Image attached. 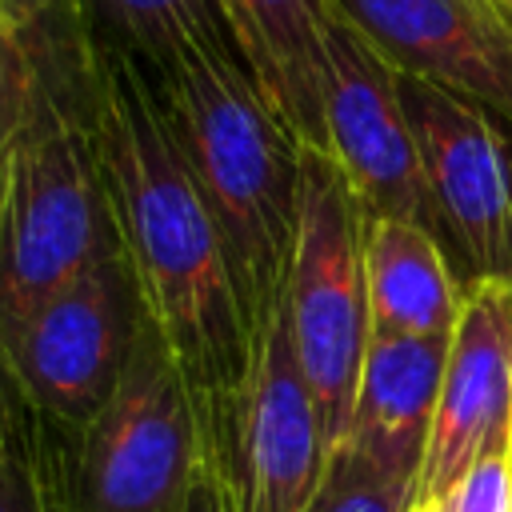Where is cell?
Here are the masks:
<instances>
[{
    "mask_svg": "<svg viewBox=\"0 0 512 512\" xmlns=\"http://www.w3.org/2000/svg\"><path fill=\"white\" fill-rule=\"evenodd\" d=\"M92 128L120 248L164 336L200 436V464L232 480L252 340L220 228L164 120L156 88L120 52L92 48Z\"/></svg>",
    "mask_w": 512,
    "mask_h": 512,
    "instance_id": "cell-1",
    "label": "cell"
},
{
    "mask_svg": "<svg viewBox=\"0 0 512 512\" xmlns=\"http://www.w3.org/2000/svg\"><path fill=\"white\" fill-rule=\"evenodd\" d=\"M148 84L220 228L240 316L256 348L288 292L304 144L248 72L236 40L196 44L168 72L148 76Z\"/></svg>",
    "mask_w": 512,
    "mask_h": 512,
    "instance_id": "cell-2",
    "label": "cell"
},
{
    "mask_svg": "<svg viewBox=\"0 0 512 512\" xmlns=\"http://www.w3.org/2000/svg\"><path fill=\"white\" fill-rule=\"evenodd\" d=\"M36 96L0 152V340L116 236L92 128V52L64 0L36 28Z\"/></svg>",
    "mask_w": 512,
    "mask_h": 512,
    "instance_id": "cell-3",
    "label": "cell"
},
{
    "mask_svg": "<svg viewBox=\"0 0 512 512\" xmlns=\"http://www.w3.org/2000/svg\"><path fill=\"white\" fill-rule=\"evenodd\" d=\"M364 224L368 216L336 160L320 148H304L300 228L288 268L284 316L332 448L344 440L356 376L372 336L364 284Z\"/></svg>",
    "mask_w": 512,
    "mask_h": 512,
    "instance_id": "cell-4",
    "label": "cell"
},
{
    "mask_svg": "<svg viewBox=\"0 0 512 512\" xmlns=\"http://www.w3.org/2000/svg\"><path fill=\"white\" fill-rule=\"evenodd\" d=\"M200 468L180 368L144 312L112 396L72 436L76 504L80 512H184Z\"/></svg>",
    "mask_w": 512,
    "mask_h": 512,
    "instance_id": "cell-5",
    "label": "cell"
},
{
    "mask_svg": "<svg viewBox=\"0 0 512 512\" xmlns=\"http://www.w3.org/2000/svg\"><path fill=\"white\" fill-rule=\"evenodd\" d=\"M396 84L460 288L512 284V124L432 80L396 72Z\"/></svg>",
    "mask_w": 512,
    "mask_h": 512,
    "instance_id": "cell-6",
    "label": "cell"
},
{
    "mask_svg": "<svg viewBox=\"0 0 512 512\" xmlns=\"http://www.w3.org/2000/svg\"><path fill=\"white\" fill-rule=\"evenodd\" d=\"M140 316L144 300L116 240L0 340V360L28 404L76 436L112 396Z\"/></svg>",
    "mask_w": 512,
    "mask_h": 512,
    "instance_id": "cell-7",
    "label": "cell"
},
{
    "mask_svg": "<svg viewBox=\"0 0 512 512\" xmlns=\"http://www.w3.org/2000/svg\"><path fill=\"white\" fill-rule=\"evenodd\" d=\"M320 112L324 152L344 172L364 216L408 220L440 240L420 144L400 100L396 68L340 16H332L328 28Z\"/></svg>",
    "mask_w": 512,
    "mask_h": 512,
    "instance_id": "cell-8",
    "label": "cell"
},
{
    "mask_svg": "<svg viewBox=\"0 0 512 512\" xmlns=\"http://www.w3.org/2000/svg\"><path fill=\"white\" fill-rule=\"evenodd\" d=\"M328 456L332 444L280 308L272 328L252 348L228 480L232 512H304L324 480Z\"/></svg>",
    "mask_w": 512,
    "mask_h": 512,
    "instance_id": "cell-9",
    "label": "cell"
},
{
    "mask_svg": "<svg viewBox=\"0 0 512 512\" xmlns=\"http://www.w3.org/2000/svg\"><path fill=\"white\" fill-rule=\"evenodd\" d=\"M504 452H512V284H476L448 336L416 504L444 496L472 464Z\"/></svg>",
    "mask_w": 512,
    "mask_h": 512,
    "instance_id": "cell-10",
    "label": "cell"
},
{
    "mask_svg": "<svg viewBox=\"0 0 512 512\" xmlns=\"http://www.w3.org/2000/svg\"><path fill=\"white\" fill-rule=\"evenodd\" d=\"M396 72L460 92L512 124V8L504 0H332Z\"/></svg>",
    "mask_w": 512,
    "mask_h": 512,
    "instance_id": "cell-11",
    "label": "cell"
},
{
    "mask_svg": "<svg viewBox=\"0 0 512 512\" xmlns=\"http://www.w3.org/2000/svg\"><path fill=\"white\" fill-rule=\"evenodd\" d=\"M444 360L448 336H368L352 416L340 440L412 492L432 436Z\"/></svg>",
    "mask_w": 512,
    "mask_h": 512,
    "instance_id": "cell-12",
    "label": "cell"
},
{
    "mask_svg": "<svg viewBox=\"0 0 512 512\" xmlns=\"http://www.w3.org/2000/svg\"><path fill=\"white\" fill-rule=\"evenodd\" d=\"M228 32L304 148L324 152V64L332 0H220Z\"/></svg>",
    "mask_w": 512,
    "mask_h": 512,
    "instance_id": "cell-13",
    "label": "cell"
},
{
    "mask_svg": "<svg viewBox=\"0 0 512 512\" xmlns=\"http://www.w3.org/2000/svg\"><path fill=\"white\" fill-rule=\"evenodd\" d=\"M364 284L372 336H452L464 288L440 240L408 220L368 216Z\"/></svg>",
    "mask_w": 512,
    "mask_h": 512,
    "instance_id": "cell-14",
    "label": "cell"
},
{
    "mask_svg": "<svg viewBox=\"0 0 512 512\" xmlns=\"http://www.w3.org/2000/svg\"><path fill=\"white\" fill-rule=\"evenodd\" d=\"M92 48L120 52L148 76L168 72L184 52L232 40L220 0H76Z\"/></svg>",
    "mask_w": 512,
    "mask_h": 512,
    "instance_id": "cell-15",
    "label": "cell"
},
{
    "mask_svg": "<svg viewBox=\"0 0 512 512\" xmlns=\"http://www.w3.org/2000/svg\"><path fill=\"white\" fill-rule=\"evenodd\" d=\"M0 512H80L72 436L28 404L0 360Z\"/></svg>",
    "mask_w": 512,
    "mask_h": 512,
    "instance_id": "cell-16",
    "label": "cell"
},
{
    "mask_svg": "<svg viewBox=\"0 0 512 512\" xmlns=\"http://www.w3.org/2000/svg\"><path fill=\"white\" fill-rule=\"evenodd\" d=\"M416 492L380 468H372L352 448H332L320 488L312 492L304 512H412Z\"/></svg>",
    "mask_w": 512,
    "mask_h": 512,
    "instance_id": "cell-17",
    "label": "cell"
},
{
    "mask_svg": "<svg viewBox=\"0 0 512 512\" xmlns=\"http://www.w3.org/2000/svg\"><path fill=\"white\" fill-rule=\"evenodd\" d=\"M36 28L32 32H8L0 28V152L24 124L32 96H36Z\"/></svg>",
    "mask_w": 512,
    "mask_h": 512,
    "instance_id": "cell-18",
    "label": "cell"
},
{
    "mask_svg": "<svg viewBox=\"0 0 512 512\" xmlns=\"http://www.w3.org/2000/svg\"><path fill=\"white\" fill-rule=\"evenodd\" d=\"M436 500L444 512H512V452L472 464Z\"/></svg>",
    "mask_w": 512,
    "mask_h": 512,
    "instance_id": "cell-19",
    "label": "cell"
},
{
    "mask_svg": "<svg viewBox=\"0 0 512 512\" xmlns=\"http://www.w3.org/2000/svg\"><path fill=\"white\" fill-rule=\"evenodd\" d=\"M60 4L64 0H0V28H8V32H32Z\"/></svg>",
    "mask_w": 512,
    "mask_h": 512,
    "instance_id": "cell-20",
    "label": "cell"
},
{
    "mask_svg": "<svg viewBox=\"0 0 512 512\" xmlns=\"http://www.w3.org/2000/svg\"><path fill=\"white\" fill-rule=\"evenodd\" d=\"M184 512H232V500H228V488L212 476V472H196L192 480V492L184 500Z\"/></svg>",
    "mask_w": 512,
    "mask_h": 512,
    "instance_id": "cell-21",
    "label": "cell"
},
{
    "mask_svg": "<svg viewBox=\"0 0 512 512\" xmlns=\"http://www.w3.org/2000/svg\"><path fill=\"white\" fill-rule=\"evenodd\" d=\"M412 512H444V504L440 500H420V504H412Z\"/></svg>",
    "mask_w": 512,
    "mask_h": 512,
    "instance_id": "cell-22",
    "label": "cell"
},
{
    "mask_svg": "<svg viewBox=\"0 0 512 512\" xmlns=\"http://www.w3.org/2000/svg\"><path fill=\"white\" fill-rule=\"evenodd\" d=\"M504 4H508V8H512V0H504Z\"/></svg>",
    "mask_w": 512,
    "mask_h": 512,
    "instance_id": "cell-23",
    "label": "cell"
}]
</instances>
